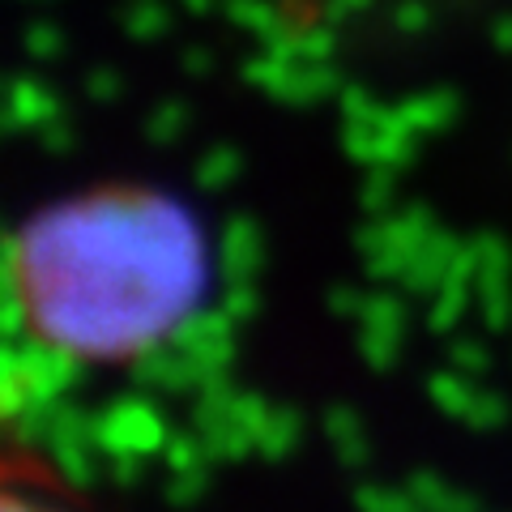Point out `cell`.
<instances>
[{
    "mask_svg": "<svg viewBox=\"0 0 512 512\" xmlns=\"http://www.w3.org/2000/svg\"><path fill=\"white\" fill-rule=\"evenodd\" d=\"M5 512H56L39 500H26V495H5Z\"/></svg>",
    "mask_w": 512,
    "mask_h": 512,
    "instance_id": "cell-38",
    "label": "cell"
},
{
    "mask_svg": "<svg viewBox=\"0 0 512 512\" xmlns=\"http://www.w3.org/2000/svg\"><path fill=\"white\" fill-rule=\"evenodd\" d=\"M363 303H367V295L355 291V286H333V291H329V312H333V316L359 320V316H363Z\"/></svg>",
    "mask_w": 512,
    "mask_h": 512,
    "instance_id": "cell-35",
    "label": "cell"
},
{
    "mask_svg": "<svg viewBox=\"0 0 512 512\" xmlns=\"http://www.w3.org/2000/svg\"><path fill=\"white\" fill-rule=\"evenodd\" d=\"M491 39H495V47H500V52H512V18H500V22H495Z\"/></svg>",
    "mask_w": 512,
    "mask_h": 512,
    "instance_id": "cell-39",
    "label": "cell"
},
{
    "mask_svg": "<svg viewBox=\"0 0 512 512\" xmlns=\"http://www.w3.org/2000/svg\"><path fill=\"white\" fill-rule=\"evenodd\" d=\"M295 440H299V414L295 410H286V406H274V414H269V423H265V431H261V444L269 457H282V453H291L295 448Z\"/></svg>",
    "mask_w": 512,
    "mask_h": 512,
    "instance_id": "cell-24",
    "label": "cell"
},
{
    "mask_svg": "<svg viewBox=\"0 0 512 512\" xmlns=\"http://www.w3.org/2000/svg\"><path fill=\"white\" fill-rule=\"evenodd\" d=\"M504 419H508V402H504L500 393H491V389H483V384H478L466 423H474V427H500Z\"/></svg>",
    "mask_w": 512,
    "mask_h": 512,
    "instance_id": "cell-31",
    "label": "cell"
},
{
    "mask_svg": "<svg viewBox=\"0 0 512 512\" xmlns=\"http://www.w3.org/2000/svg\"><path fill=\"white\" fill-rule=\"evenodd\" d=\"M265 265V231L261 222L248 218V214H235L227 218V227L218 235V269L222 278L231 282H256Z\"/></svg>",
    "mask_w": 512,
    "mask_h": 512,
    "instance_id": "cell-9",
    "label": "cell"
},
{
    "mask_svg": "<svg viewBox=\"0 0 512 512\" xmlns=\"http://www.w3.org/2000/svg\"><path fill=\"white\" fill-rule=\"evenodd\" d=\"M128 367H133V380L141 389H154V393H197L210 380V372L192 363L175 342H158L150 350H141Z\"/></svg>",
    "mask_w": 512,
    "mask_h": 512,
    "instance_id": "cell-8",
    "label": "cell"
},
{
    "mask_svg": "<svg viewBox=\"0 0 512 512\" xmlns=\"http://www.w3.org/2000/svg\"><path fill=\"white\" fill-rule=\"evenodd\" d=\"M222 312H227L235 325H244L261 312V295H256V282H231L227 295H222Z\"/></svg>",
    "mask_w": 512,
    "mask_h": 512,
    "instance_id": "cell-29",
    "label": "cell"
},
{
    "mask_svg": "<svg viewBox=\"0 0 512 512\" xmlns=\"http://www.w3.org/2000/svg\"><path fill=\"white\" fill-rule=\"evenodd\" d=\"M35 137H39V146H43L47 154H69V150L77 146V133H73V124H64L60 116H56L52 124H43Z\"/></svg>",
    "mask_w": 512,
    "mask_h": 512,
    "instance_id": "cell-33",
    "label": "cell"
},
{
    "mask_svg": "<svg viewBox=\"0 0 512 512\" xmlns=\"http://www.w3.org/2000/svg\"><path fill=\"white\" fill-rule=\"evenodd\" d=\"M188 133V103L180 99H163L154 111H150V120H146V137L154 141V146H175Z\"/></svg>",
    "mask_w": 512,
    "mask_h": 512,
    "instance_id": "cell-21",
    "label": "cell"
},
{
    "mask_svg": "<svg viewBox=\"0 0 512 512\" xmlns=\"http://www.w3.org/2000/svg\"><path fill=\"white\" fill-rule=\"evenodd\" d=\"M227 18L235 22V26H244V30H252L261 43H269V39H278L282 35V13L274 9V0H227Z\"/></svg>",
    "mask_w": 512,
    "mask_h": 512,
    "instance_id": "cell-16",
    "label": "cell"
},
{
    "mask_svg": "<svg viewBox=\"0 0 512 512\" xmlns=\"http://www.w3.org/2000/svg\"><path fill=\"white\" fill-rule=\"evenodd\" d=\"M359 325L363 329H380V333H402L406 338V303H402V295H389V291L367 295Z\"/></svg>",
    "mask_w": 512,
    "mask_h": 512,
    "instance_id": "cell-20",
    "label": "cell"
},
{
    "mask_svg": "<svg viewBox=\"0 0 512 512\" xmlns=\"http://www.w3.org/2000/svg\"><path fill=\"white\" fill-rule=\"evenodd\" d=\"M470 291H474L470 282H453V278H448L440 291L431 295V312H427L431 333H453L461 325V316H466V308H470Z\"/></svg>",
    "mask_w": 512,
    "mask_h": 512,
    "instance_id": "cell-17",
    "label": "cell"
},
{
    "mask_svg": "<svg viewBox=\"0 0 512 512\" xmlns=\"http://www.w3.org/2000/svg\"><path fill=\"white\" fill-rule=\"evenodd\" d=\"M22 43H26V52L35 60H56L64 52V35H60V26H52V22H30Z\"/></svg>",
    "mask_w": 512,
    "mask_h": 512,
    "instance_id": "cell-30",
    "label": "cell"
},
{
    "mask_svg": "<svg viewBox=\"0 0 512 512\" xmlns=\"http://www.w3.org/2000/svg\"><path fill=\"white\" fill-rule=\"evenodd\" d=\"M367 5H372V0H329L325 9H329V18L338 22V18H350V13H363Z\"/></svg>",
    "mask_w": 512,
    "mask_h": 512,
    "instance_id": "cell-37",
    "label": "cell"
},
{
    "mask_svg": "<svg viewBox=\"0 0 512 512\" xmlns=\"http://www.w3.org/2000/svg\"><path fill=\"white\" fill-rule=\"evenodd\" d=\"M359 355L372 372H389L402 355V333H380V329H363L359 333Z\"/></svg>",
    "mask_w": 512,
    "mask_h": 512,
    "instance_id": "cell-25",
    "label": "cell"
},
{
    "mask_svg": "<svg viewBox=\"0 0 512 512\" xmlns=\"http://www.w3.org/2000/svg\"><path fill=\"white\" fill-rule=\"evenodd\" d=\"M86 94H90L94 103H116L120 94H124V77L103 64V69H94V73L86 77Z\"/></svg>",
    "mask_w": 512,
    "mask_h": 512,
    "instance_id": "cell-32",
    "label": "cell"
},
{
    "mask_svg": "<svg viewBox=\"0 0 512 512\" xmlns=\"http://www.w3.org/2000/svg\"><path fill=\"white\" fill-rule=\"evenodd\" d=\"M239 171H244V154L235 146H210L197 158V184L210 188V192L231 188L239 180Z\"/></svg>",
    "mask_w": 512,
    "mask_h": 512,
    "instance_id": "cell-18",
    "label": "cell"
},
{
    "mask_svg": "<svg viewBox=\"0 0 512 512\" xmlns=\"http://www.w3.org/2000/svg\"><path fill=\"white\" fill-rule=\"evenodd\" d=\"M478 291V316L491 333L512 325V278H487L474 286Z\"/></svg>",
    "mask_w": 512,
    "mask_h": 512,
    "instance_id": "cell-19",
    "label": "cell"
},
{
    "mask_svg": "<svg viewBox=\"0 0 512 512\" xmlns=\"http://www.w3.org/2000/svg\"><path fill=\"white\" fill-rule=\"evenodd\" d=\"M338 103H342V116L346 124H363V120H380L384 111H393V107H384L380 99H372L363 86H342L338 94Z\"/></svg>",
    "mask_w": 512,
    "mask_h": 512,
    "instance_id": "cell-28",
    "label": "cell"
},
{
    "mask_svg": "<svg viewBox=\"0 0 512 512\" xmlns=\"http://www.w3.org/2000/svg\"><path fill=\"white\" fill-rule=\"evenodd\" d=\"M184 73L210 77L214 73V52H205V47H188V52H184Z\"/></svg>",
    "mask_w": 512,
    "mask_h": 512,
    "instance_id": "cell-36",
    "label": "cell"
},
{
    "mask_svg": "<svg viewBox=\"0 0 512 512\" xmlns=\"http://www.w3.org/2000/svg\"><path fill=\"white\" fill-rule=\"evenodd\" d=\"M244 77L256 90H265L269 99H278L286 107H312L320 99H329V94H342V77L329 60L303 64V60H286L278 52H269V47L244 64Z\"/></svg>",
    "mask_w": 512,
    "mask_h": 512,
    "instance_id": "cell-4",
    "label": "cell"
},
{
    "mask_svg": "<svg viewBox=\"0 0 512 512\" xmlns=\"http://www.w3.org/2000/svg\"><path fill=\"white\" fill-rule=\"evenodd\" d=\"M470 244H474V256H478V282L512 278V248H508V239L487 231V235H474Z\"/></svg>",
    "mask_w": 512,
    "mask_h": 512,
    "instance_id": "cell-23",
    "label": "cell"
},
{
    "mask_svg": "<svg viewBox=\"0 0 512 512\" xmlns=\"http://www.w3.org/2000/svg\"><path fill=\"white\" fill-rule=\"evenodd\" d=\"M94 444L111 457H141L167 444V427L146 397H116L103 414H94Z\"/></svg>",
    "mask_w": 512,
    "mask_h": 512,
    "instance_id": "cell-5",
    "label": "cell"
},
{
    "mask_svg": "<svg viewBox=\"0 0 512 512\" xmlns=\"http://www.w3.org/2000/svg\"><path fill=\"white\" fill-rule=\"evenodd\" d=\"M180 5H184L188 13H210V9L218 5V0H180Z\"/></svg>",
    "mask_w": 512,
    "mask_h": 512,
    "instance_id": "cell-40",
    "label": "cell"
},
{
    "mask_svg": "<svg viewBox=\"0 0 512 512\" xmlns=\"http://www.w3.org/2000/svg\"><path fill=\"white\" fill-rule=\"evenodd\" d=\"M427 393H431V402H436L444 414H453V419H466L470 406H474L478 384H474L470 376H461L457 367H448V372H436V376H431Z\"/></svg>",
    "mask_w": 512,
    "mask_h": 512,
    "instance_id": "cell-15",
    "label": "cell"
},
{
    "mask_svg": "<svg viewBox=\"0 0 512 512\" xmlns=\"http://www.w3.org/2000/svg\"><path fill=\"white\" fill-rule=\"evenodd\" d=\"M171 342L210 376H227L235 363V320L222 308H197L175 329Z\"/></svg>",
    "mask_w": 512,
    "mask_h": 512,
    "instance_id": "cell-7",
    "label": "cell"
},
{
    "mask_svg": "<svg viewBox=\"0 0 512 512\" xmlns=\"http://www.w3.org/2000/svg\"><path fill=\"white\" fill-rule=\"evenodd\" d=\"M333 30L329 26H299V30H282L278 39H269L265 47L269 52H278L286 60H303V64H325L333 56Z\"/></svg>",
    "mask_w": 512,
    "mask_h": 512,
    "instance_id": "cell-13",
    "label": "cell"
},
{
    "mask_svg": "<svg viewBox=\"0 0 512 512\" xmlns=\"http://www.w3.org/2000/svg\"><path fill=\"white\" fill-rule=\"evenodd\" d=\"M342 150L367 171H406L414 163V154H419V137L402 124V116H397V107H393V111H384L380 120L346 124Z\"/></svg>",
    "mask_w": 512,
    "mask_h": 512,
    "instance_id": "cell-6",
    "label": "cell"
},
{
    "mask_svg": "<svg viewBox=\"0 0 512 512\" xmlns=\"http://www.w3.org/2000/svg\"><path fill=\"white\" fill-rule=\"evenodd\" d=\"M60 116V94L35 73H18L9 82L5 99V133H39L43 124H52Z\"/></svg>",
    "mask_w": 512,
    "mask_h": 512,
    "instance_id": "cell-10",
    "label": "cell"
},
{
    "mask_svg": "<svg viewBox=\"0 0 512 512\" xmlns=\"http://www.w3.org/2000/svg\"><path fill=\"white\" fill-rule=\"evenodd\" d=\"M448 367H457L461 376H483L491 367V350L483 342H474V338H457L453 346H448Z\"/></svg>",
    "mask_w": 512,
    "mask_h": 512,
    "instance_id": "cell-27",
    "label": "cell"
},
{
    "mask_svg": "<svg viewBox=\"0 0 512 512\" xmlns=\"http://www.w3.org/2000/svg\"><path fill=\"white\" fill-rule=\"evenodd\" d=\"M457 248H461V239H453L448 231L427 235L423 248L410 256V265L402 274V286H406V291H414V295H436L440 286L448 282V274H453Z\"/></svg>",
    "mask_w": 512,
    "mask_h": 512,
    "instance_id": "cell-11",
    "label": "cell"
},
{
    "mask_svg": "<svg viewBox=\"0 0 512 512\" xmlns=\"http://www.w3.org/2000/svg\"><path fill=\"white\" fill-rule=\"evenodd\" d=\"M457 111H461V103L453 90H423V94H414V99L397 103V116H402V124L414 137L444 133V128L457 120Z\"/></svg>",
    "mask_w": 512,
    "mask_h": 512,
    "instance_id": "cell-12",
    "label": "cell"
},
{
    "mask_svg": "<svg viewBox=\"0 0 512 512\" xmlns=\"http://www.w3.org/2000/svg\"><path fill=\"white\" fill-rule=\"evenodd\" d=\"M5 282L26 295L43 342L86 363H133L201 308L210 252L184 201L103 188L26 218L5 239Z\"/></svg>",
    "mask_w": 512,
    "mask_h": 512,
    "instance_id": "cell-1",
    "label": "cell"
},
{
    "mask_svg": "<svg viewBox=\"0 0 512 512\" xmlns=\"http://www.w3.org/2000/svg\"><path fill=\"white\" fill-rule=\"evenodd\" d=\"M82 363L86 359L43 342L39 333H30L26 342H5V355H0V406H5L9 419H18L35 402H60L73 384H82Z\"/></svg>",
    "mask_w": 512,
    "mask_h": 512,
    "instance_id": "cell-2",
    "label": "cell"
},
{
    "mask_svg": "<svg viewBox=\"0 0 512 512\" xmlns=\"http://www.w3.org/2000/svg\"><path fill=\"white\" fill-rule=\"evenodd\" d=\"M393 180H397V171H367V180L359 188V201H363V210L380 218V214H389V205H393Z\"/></svg>",
    "mask_w": 512,
    "mask_h": 512,
    "instance_id": "cell-26",
    "label": "cell"
},
{
    "mask_svg": "<svg viewBox=\"0 0 512 512\" xmlns=\"http://www.w3.org/2000/svg\"><path fill=\"white\" fill-rule=\"evenodd\" d=\"M436 218L427 205H410L397 214H380L367 227H359L355 244L363 252V269L372 282H402L410 256L423 248L427 235H436Z\"/></svg>",
    "mask_w": 512,
    "mask_h": 512,
    "instance_id": "cell-3",
    "label": "cell"
},
{
    "mask_svg": "<svg viewBox=\"0 0 512 512\" xmlns=\"http://www.w3.org/2000/svg\"><path fill=\"white\" fill-rule=\"evenodd\" d=\"M325 431H329V440L338 444V453L346 461H359L367 453V448H363V423H359V414L350 406H333L329 419H325Z\"/></svg>",
    "mask_w": 512,
    "mask_h": 512,
    "instance_id": "cell-22",
    "label": "cell"
},
{
    "mask_svg": "<svg viewBox=\"0 0 512 512\" xmlns=\"http://www.w3.org/2000/svg\"><path fill=\"white\" fill-rule=\"evenodd\" d=\"M393 22H397V30H406V35H423V30L431 26V9L423 5V0H406V5H397Z\"/></svg>",
    "mask_w": 512,
    "mask_h": 512,
    "instance_id": "cell-34",
    "label": "cell"
},
{
    "mask_svg": "<svg viewBox=\"0 0 512 512\" xmlns=\"http://www.w3.org/2000/svg\"><path fill=\"white\" fill-rule=\"evenodd\" d=\"M120 22H124L128 39L154 43V39H163L171 30V9L163 5V0H128L124 13H120Z\"/></svg>",
    "mask_w": 512,
    "mask_h": 512,
    "instance_id": "cell-14",
    "label": "cell"
}]
</instances>
